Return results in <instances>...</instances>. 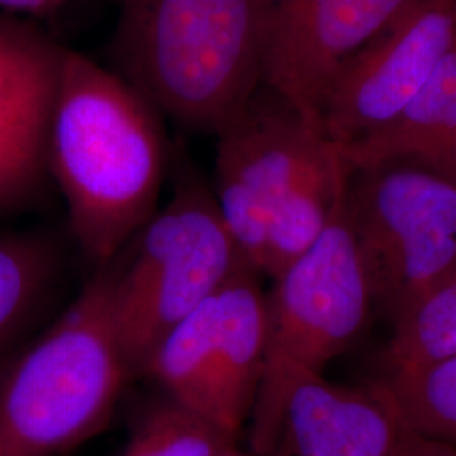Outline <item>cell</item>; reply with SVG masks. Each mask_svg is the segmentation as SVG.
I'll return each instance as SVG.
<instances>
[{
    "instance_id": "cell-1",
    "label": "cell",
    "mask_w": 456,
    "mask_h": 456,
    "mask_svg": "<svg viewBox=\"0 0 456 456\" xmlns=\"http://www.w3.org/2000/svg\"><path fill=\"white\" fill-rule=\"evenodd\" d=\"M46 166L77 244L107 265L158 212L167 166L159 112L114 69L66 49Z\"/></svg>"
},
{
    "instance_id": "cell-2",
    "label": "cell",
    "mask_w": 456,
    "mask_h": 456,
    "mask_svg": "<svg viewBox=\"0 0 456 456\" xmlns=\"http://www.w3.org/2000/svg\"><path fill=\"white\" fill-rule=\"evenodd\" d=\"M271 0H120L115 73L159 112L218 134L264 85Z\"/></svg>"
},
{
    "instance_id": "cell-3",
    "label": "cell",
    "mask_w": 456,
    "mask_h": 456,
    "mask_svg": "<svg viewBox=\"0 0 456 456\" xmlns=\"http://www.w3.org/2000/svg\"><path fill=\"white\" fill-rule=\"evenodd\" d=\"M132 377L107 264L0 375V456H61L94 438Z\"/></svg>"
},
{
    "instance_id": "cell-4",
    "label": "cell",
    "mask_w": 456,
    "mask_h": 456,
    "mask_svg": "<svg viewBox=\"0 0 456 456\" xmlns=\"http://www.w3.org/2000/svg\"><path fill=\"white\" fill-rule=\"evenodd\" d=\"M247 264L212 188L184 167L169 201L109 262L115 330L134 377L164 337Z\"/></svg>"
},
{
    "instance_id": "cell-5",
    "label": "cell",
    "mask_w": 456,
    "mask_h": 456,
    "mask_svg": "<svg viewBox=\"0 0 456 456\" xmlns=\"http://www.w3.org/2000/svg\"><path fill=\"white\" fill-rule=\"evenodd\" d=\"M346 196V195H345ZM375 310L374 293L345 200L330 227L265 293L261 389L247 428V450L269 456L294 386L357 342Z\"/></svg>"
},
{
    "instance_id": "cell-6",
    "label": "cell",
    "mask_w": 456,
    "mask_h": 456,
    "mask_svg": "<svg viewBox=\"0 0 456 456\" xmlns=\"http://www.w3.org/2000/svg\"><path fill=\"white\" fill-rule=\"evenodd\" d=\"M345 213L392 325L456 267V181L412 161L352 169Z\"/></svg>"
},
{
    "instance_id": "cell-7",
    "label": "cell",
    "mask_w": 456,
    "mask_h": 456,
    "mask_svg": "<svg viewBox=\"0 0 456 456\" xmlns=\"http://www.w3.org/2000/svg\"><path fill=\"white\" fill-rule=\"evenodd\" d=\"M250 264L175 326L142 375L233 436L248 428L261 389L265 293Z\"/></svg>"
},
{
    "instance_id": "cell-8",
    "label": "cell",
    "mask_w": 456,
    "mask_h": 456,
    "mask_svg": "<svg viewBox=\"0 0 456 456\" xmlns=\"http://www.w3.org/2000/svg\"><path fill=\"white\" fill-rule=\"evenodd\" d=\"M216 137L213 195L245 259L261 273L271 215L330 139L265 85Z\"/></svg>"
},
{
    "instance_id": "cell-9",
    "label": "cell",
    "mask_w": 456,
    "mask_h": 456,
    "mask_svg": "<svg viewBox=\"0 0 456 456\" xmlns=\"http://www.w3.org/2000/svg\"><path fill=\"white\" fill-rule=\"evenodd\" d=\"M456 49V0H414L355 54L326 95L320 122L346 147L394 122Z\"/></svg>"
},
{
    "instance_id": "cell-10",
    "label": "cell",
    "mask_w": 456,
    "mask_h": 456,
    "mask_svg": "<svg viewBox=\"0 0 456 456\" xmlns=\"http://www.w3.org/2000/svg\"><path fill=\"white\" fill-rule=\"evenodd\" d=\"M414 0H271L264 85L322 126L345 65Z\"/></svg>"
},
{
    "instance_id": "cell-11",
    "label": "cell",
    "mask_w": 456,
    "mask_h": 456,
    "mask_svg": "<svg viewBox=\"0 0 456 456\" xmlns=\"http://www.w3.org/2000/svg\"><path fill=\"white\" fill-rule=\"evenodd\" d=\"M66 48L0 14V213L28 205L48 175L49 118Z\"/></svg>"
},
{
    "instance_id": "cell-12",
    "label": "cell",
    "mask_w": 456,
    "mask_h": 456,
    "mask_svg": "<svg viewBox=\"0 0 456 456\" xmlns=\"http://www.w3.org/2000/svg\"><path fill=\"white\" fill-rule=\"evenodd\" d=\"M403 429L370 384L311 375L289 392L269 456H389Z\"/></svg>"
},
{
    "instance_id": "cell-13",
    "label": "cell",
    "mask_w": 456,
    "mask_h": 456,
    "mask_svg": "<svg viewBox=\"0 0 456 456\" xmlns=\"http://www.w3.org/2000/svg\"><path fill=\"white\" fill-rule=\"evenodd\" d=\"M352 167L328 141L299 171L269 220L262 274L274 277L316 244L346 195Z\"/></svg>"
},
{
    "instance_id": "cell-14",
    "label": "cell",
    "mask_w": 456,
    "mask_h": 456,
    "mask_svg": "<svg viewBox=\"0 0 456 456\" xmlns=\"http://www.w3.org/2000/svg\"><path fill=\"white\" fill-rule=\"evenodd\" d=\"M60 271V252L37 232L0 233V375L43 310Z\"/></svg>"
},
{
    "instance_id": "cell-15",
    "label": "cell",
    "mask_w": 456,
    "mask_h": 456,
    "mask_svg": "<svg viewBox=\"0 0 456 456\" xmlns=\"http://www.w3.org/2000/svg\"><path fill=\"white\" fill-rule=\"evenodd\" d=\"M369 384L404 429L456 444V354Z\"/></svg>"
},
{
    "instance_id": "cell-16",
    "label": "cell",
    "mask_w": 456,
    "mask_h": 456,
    "mask_svg": "<svg viewBox=\"0 0 456 456\" xmlns=\"http://www.w3.org/2000/svg\"><path fill=\"white\" fill-rule=\"evenodd\" d=\"M239 436L159 392L135 411L120 456H224Z\"/></svg>"
},
{
    "instance_id": "cell-17",
    "label": "cell",
    "mask_w": 456,
    "mask_h": 456,
    "mask_svg": "<svg viewBox=\"0 0 456 456\" xmlns=\"http://www.w3.org/2000/svg\"><path fill=\"white\" fill-rule=\"evenodd\" d=\"M456 354V267L392 325L380 375L416 369Z\"/></svg>"
},
{
    "instance_id": "cell-18",
    "label": "cell",
    "mask_w": 456,
    "mask_h": 456,
    "mask_svg": "<svg viewBox=\"0 0 456 456\" xmlns=\"http://www.w3.org/2000/svg\"><path fill=\"white\" fill-rule=\"evenodd\" d=\"M389 456H456V444L403 429Z\"/></svg>"
},
{
    "instance_id": "cell-19",
    "label": "cell",
    "mask_w": 456,
    "mask_h": 456,
    "mask_svg": "<svg viewBox=\"0 0 456 456\" xmlns=\"http://www.w3.org/2000/svg\"><path fill=\"white\" fill-rule=\"evenodd\" d=\"M75 0H0V9L12 14L48 16L69 5Z\"/></svg>"
},
{
    "instance_id": "cell-20",
    "label": "cell",
    "mask_w": 456,
    "mask_h": 456,
    "mask_svg": "<svg viewBox=\"0 0 456 456\" xmlns=\"http://www.w3.org/2000/svg\"><path fill=\"white\" fill-rule=\"evenodd\" d=\"M443 175L450 176L456 181V129L455 135H453V141H452V147H450V152H448V158H446V163L443 167Z\"/></svg>"
},
{
    "instance_id": "cell-21",
    "label": "cell",
    "mask_w": 456,
    "mask_h": 456,
    "mask_svg": "<svg viewBox=\"0 0 456 456\" xmlns=\"http://www.w3.org/2000/svg\"><path fill=\"white\" fill-rule=\"evenodd\" d=\"M224 456H259L256 455V453H252L250 450H240L239 446H235V448H232V450H228L227 453Z\"/></svg>"
}]
</instances>
